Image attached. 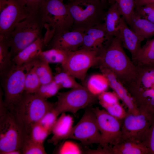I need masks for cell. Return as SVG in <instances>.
I'll use <instances>...</instances> for the list:
<instances>
[{
  "mask_svg": "<svg viewBox=\"0 0 154 154\" xmlns=\"http://www.w3.org/2000/svg\"><path fill=\"white\" fill-rule=\"evenodd\" d=\"M51 132L38 123L34 125L28 136L32 140L37 143L43 144L48 135Z\"/></svg>",
  "mask_w": 154,
  "mask_h": 154,
  "instance_id": "cell-35",
  "label": "cell"
},
{
  "mask_svg": "<svg viewBox=\"0 0 154 154\" xmlns=\"http://www.w3.org/2000/svg\"><path fill=\"white\" fill-rule=\"evenodd\" d=\"M104 110L112 116L120 120H123L127 114V112L119 102L108 106Z\"/></svg>",
  "mask_w": 154,
  "mask_h": 154,
  "instance_id": "cell-41",
  "label": "cell"
},
{
  "mask_svg": "<svg viewBox=\"0 0 154 154\" xmlns=\"http://www.w3.org/2000/svg\"><path fill=\"white\" fill-rule=\"evenodd\" d=\"M46 0H21L29 15L38 14Z\"/></svg>",
  "mask_w": 154,
  "mask_h": 154,
  "instance_id": "cell-40",
  "label": "cell"
},
{
  "mask_svg": "<svg viewBox=\"0 0 154 154\" xmlns=\"http://www.w3.org/2000/svg\"><path fill=\"white\" fill-rule=\"evenodd\" d=\"M122 17L128 25L136 7L134 0H115Z\"/></svg>",
  "mask_w": 154,
  "mask_h": 154,
  "instance_id": "cell-32",
  "label": "cell"
},
{
  "mask_svg": "<svg viewBox=\"0 0 154 154\" xmlns=\"http://www.w3.org/2000/svg\"><path fill=\"white\" fill-rule=\"evenodd\" d=\"M37 60L21 66L13 63L10 68L0 72L4 105L8 111L12 109L24 93L27 74Z\"/></svg>",
  "mask_w": 154,
  "mask_h": 154,
  "instance_id": "cell-5",
  "label": "cell"
},
{
  "mask_svg": "<svg viewBox=\"0 0 154 154\" xmlns=\"http://www.w3.org/2000/svg\"><path fill=\"white\" fill-rule=\"evenodd\" d=\"M62 1H63H63L64 0H61ZM70 1H71L72 0H69Z\"/></svg>",
  "mask_w": 154,
  "mask_h": 154,
  "instance_id": "cell-46",
  "label": "cell"
},
{
  "mask_svg": "<svg viewBox=\"0 0 154 154\" xmlns=\"http://www.w3.org/2000/svg\"><path fill=\"white\" fill-rule=\"evenodd\" d=\"M135 12L141 17L154 23V3L136 7Z\"/></svg>",
  "mask_w": 154,
  "mask_h": 154,
  "instance_id": "cell-39",
  "label": "cell"
},
{
  "mask_svg": "<svg viewBox=\"0 0 154 154\" xmlns=\"http://www.w3.org/2000/svg\"><path fill=\"white\" fill-rule=\"evenodd\" d=\"M25 136L15 118L5 108L0 110V154L21 149Z\"/></svg>",
  "mask_w": 154,
  "mask_h": 154,
  "instance_id": "cell-7",
  "label": "cell"
},
{
  "mask_svg": "<svg viewBox=\"0 0 154 154\" xmlns=\"http://www.w3.org/2000/svg\"><path fill=\"white\" fill-rule=\"evenodd\" d=\"M128 25L135 32L145 39H148L154 36V23L135 12Z\"/></svg>",
  "mask_w": 154,
  "mask_h": 154,
  "instance_id": "cell-23",
  "label": "cell"
},
{
  "mask_svg": "<svg viewBox=\"0 0 154 154\" xmlns=\"http://www.w3.org/2000/svg\"><path fill=\"white\" fill-rule=\"evenodd\" d=\"M112 154H149L143 142L131 140H122L111 147Z\"/></svg>",
  "mask_w": 154,
  "mask_h": 154,
  "instance_id": "cell-21",
  "label": "cell"
},
{
  "mask_svg": "<svg viewBox=\"0 0 154 154\" xmlns=\"http://www.w3.org/2000/svg\"><path fill=\"white\" fill-rule=\"evenodd\" d=\"M121 16L116 2L112 4L106 12L104 23L108 34L111 37L118 34Z\"/></svg>",
  "mask_w": 154,
  "mask_h": 154,
  "instance_id": "cell-24",
  "label": "cell"
},
{
  "mask_svg": "<svg viewBox=\"0 0 154 154\" xmlns=\"http://www.w3.org/2000/svg\"><path fill=\"white\" fill-rule=\"evenodd\" d=\"M84 34V31L79 30L54 33L46 46L47 49L55 48L68 52L76 51L82 45Z\"/></svg>",
  "mask_w": 154,
  "mask_h": 154,
  "instance_id": "cell-15",
  "label": "cell"
},
{
  "mask_svg": "<svg viewBox=\"0 0 154 154\" xmlns=\"http://www.w3.org/2000/svg\"><path fill=\"white\" fill-rule=\"evenodd\" d=\"M101 134L100 147H112L122 139V120L110 114L105 110L98 107L93 108Z\"/></svg>",
  "mask_w": 154,
  "mask_h": 154,
  "instance_id": "cell-11",
  "label": "cell"
},
{
  "mask_svg": "<svg viewBox=\"0 0 154 154\" xmlns=\"http://www.w3.org/2000/svg\"><path fill=\"white\" fill-rule=\"evenodd\" d=\"M97 98L82 86L66 92L58 93L54 108L60 114L66 112L75 114L80 110L94 103Z\"/></svg>",
  "mask_w": 154,
  "mask_h": 154,
  "instance_id": "cell-9",
  "label": "cell"
},
{
  "mask_svg": "<svg viewBox=\"0 0 154 154\" xmlns=\"http://www.w3.org/2000/svg\"><path fill=\"white\" fill-rule=\"evenodd\" d=\"M54 104L44 100L35 94L24 92L9 111L13 115L25 137L29 135L33 126L44 115L54 107Z\"/></svg>",
  "mask_w": 154,
  "mask_h": 154,
  "instance_id": "cell-2",
  "label": "cell"
},
{
  "mask_svg": "<svg viewBox=\"0 0 154 154\" xmlns=\"http://www.w3.org/2000/svg\"><path fill=\"white\" fill-rule=\"evenodd\" d=\"M109 86L107 79L102 73L91 75L88 80L85 87L92 94L97 97L103 92L106 91Z\"/></svg>",
  "mask_w": 154,
  "mask_h": 154,
  "instance_id": "cell-25",
  "label": "cell"
},
{
  "mask_svg": "<svg viewBox=\"0 0 154 154\" xmlns=\"http://www.w3.org/2000/svg\"><path fill=\"white\" fill-rule=\"evenodd\" d=\"M29 15L21 0H0V36L6 38Z\"/></svg>",
  "mask_w": 154,
  "mask_h": 154,
  "instance_id": "cell-13",
  "label": "cell"
},
{
  "mask_svg": "<svg viewBox=\"0 0 154 154\" xmlns=\"http://www.w3.org/2000/svg\"><path fill=\"white\" fill-rule=\"evenodd\" d=\"M101 1H102L103 2L104 1V0H100Z\"/></svg>",
  "mask_w": 154,
  "mask_h": 154,
  "instance_id": "cell-47",
  "label": "cell"
},
{
  "mask_svg": "<svg viewBox=\"0 0 154 154\" xmlns=\"http://www.w3.org/2000/svg\"><path fill=\"white\" fill-rule=\"evenodd\" d=\"M100 54L96 51L83 48L69 52L66 60L61 65L63 70L83 82L89 69L98 64Z\"/></svg>",
  "mask_w": 154,
  "mask_h": 154,
  "instance_id": "cell-8",
  "label": "cell"
},
{
  "mask_svg": "<svg viewBox=\"0 0 154 154\" xmlns=\"http://www.w3.org/2000/svg\"><path fill=\"white\" fill-rule=\"evenodd\" d=\"M75 78L63 70L56 74L54 77V80L60 87L71 89L82 86L77 82Z\"/></svg>",
  "mask_w": 154,
  "mask_h": 154,
  "instance_id": "cell-31",
  "label": "cell"
},
{
  "mask_svg": "<svg viewBox=\"0 0 154 154\" xmlns=\"http://www.w3.org/2000/svg\"><path fill=\"white\" fill-rule=\"evenodd\" d=\"M139 110L154 114V90L152 88L129 93Z\"/></svg>",
  "mask_w": 154,
  "mask_h": 154,
  "instance_id": "cell-22",
  "label": "cell"
},
{
  "mask_svg": "<svg viewBox=\"0 0 154 154\" xmlns=\"http://www.w3.org/2000/svg\"><path fill=\"white\" fill-rule=\"evenodd\" d=\"M37 60L28 70L26 75L25 92L27 93L35 94L41 85L36 71Z\"/></svg>",
  "mask_w": 154,
  "mask_h": 154,
  "instance_id": "cell-28",
  "label": "cell"
},
{
  "mask_svg": "<svg viewBox=\"0 0 154 154\" xmlns=\"http://www.w3.org/2000/svg\"><path fill=\"white\" fill-rule=\"evenodd\" d=\"M136 7H140L146 5L154 3V0H134Z\"/></svg>",
  "mask_w": 154,
  "mask_h": 154,
  "instance_id": "cell-43",
  "label": "cell"
},
{
  "mask_svg": "<svg viewBox=\"0 0 154 154\" xmlns=\"http://www.w3.org/2000/svg\"><path fill=\"white\" fill-rule=\"evenodd\" d=\"M113 37L108 34L104 23L88 28L84 31L82 44L80 49L96 51L100 53Z\"/></svg>",
  "mask_w": 154,
  "mask_h": 154,
  "instance_id": "cell-14",
  "label": "cell"
},
{
  "mask_svg": "<svg viewBox=\"0 0 154 154\" xmlns=\"http://www.w3.org/2000/svg\"><path fill=\"white\" fill-rule=\"evenodd\" d=\"M60 114L54 106L44 115L38 123L51 133L52 128Z\"/></svg>",
  "mask_w": 154,
  "mask_h": 154,
  "instance_id": "cell-36",
  "label": "cell"
},
{
  "mask_svg": "<svg viewBox=\"0 0 154 154\" xmlns=\"http://www.w3.org/2000/svg\"><path fill=\"white\" fill-rule=\"evenodd\" d=\"M66 5L74 21L71 30L84 31L104 23L106 11L100 0H72Z\"/></svg>",
  "mask_w": 154,
  "mask_h": 154,
  "instance_id": "cell-4",
  "label": "cell"
},
{
  "mask_svg": "<svg viewBox=\"0 0 154 154\" xmlns=\"http://www.w3.org/2000/svg\"><path fill=\"white\" fill-rule=\"evenodd\" d=\"M39 14L44 28L54 30V33L71 30L73 19L66 4L61 0H46Z\"/></svg>",
  "mask_w": 154,
  "mask_h": 154,
  "instance_id": "cell-6",
  "label": "cell"
},
{
  "mask_svg": "<svg viewBox=\"0 0 154 154\" xmlns=\"http://www.w3.org/2000/svg\"><path fill=\"white\" fill-rule=\"evenodd\" d=\"M101 134L93 108L84 112L78 123L73 126L68 139L80 141L85 145L99 144Z\"/></svg>",
  "mask_w": 154,
  "mask_h": 154,
  "instance_id": "cell-12",
  "label": "cell"
},
{
  "mask_svg": "<svg viewBox=\"0 0 154 154\" xmlns=\"http://www.w3.org/2000/svg\"><path fill=\"white\" fill-rule=\"evenodd\" d=\"M22 154L21 149L16 150L9 151L6 154Z\"/></svg>",
  "mask_w": 154,
  "mask_h": 154,
  "instance_id": "cell-44",
  "label": "cell"
},
{
  "mask_svg": "<svg viewBox=\"0 0 154 154\" xmlns=\"http://www.w3.org/2000/svg\"><path fill=\"white\" fill-rule=\"evenodd\" d=\"M44 46V38L38 39L14 56L12 58L13 63L21 66L37 59Z\"/></svg>",
  "mask_w": 154,
  "mask_h": 154,
  "instance_id": "cell-20",
  "label": "cell"
},
{
  "mask_svg": "<svg viewBox=\"0 0 154 154\" xmlns=\"http://www.w3.org/2000/svg\"><path fill=\"white\" fill-rule=\"evenodd\" d=\"M135 115L128 112L122 120L121 136L123 140L143 142L154 119V114L144 110H139Z\"/></svg>",
  "mask_w": 154,
  "mask_h": 154,
  "instance_id": "cell-10",
  "label": "cell"
},
{
  "mask_svg": "<svg viewBox=\"0 0 154 154\" xmlns=\"http://www.w3.org/2000/svg\"><path fill=\"white\" fill-rule=\"evenodd\" d=\"M21 150L23 154H46L43 144L34 142L28 136L25 137Z\"/></svg>",
  "mask_w": 154,
  "mask_h": 154,
  "instance_id": "cell-34",
  "label": "cell"
},
{
  "mask_svg": "<svg viewBox=\"0 0 154 154\" xmlns=\"http://www.w3.org/2000/svg\"><path fill=\"white\" fill-rule=\"evenodd\" d=\"M13 64L6 39L5 37L0 36V72L10 68Z\"/></svg>",
  "mask_w": 154,
  "mask_h": 154,
  "instance_id": "cell-29",
  "label": "cell"
},
{
  "mask_svg": "<svg viewBox=\"0 0 154 154\" xmlns=\"http://www.w3.org/2000/svg\"><path fill=\"white\" fill-rule=\"evenodd\" d=\"M49 63L39 58L36 62V71L41 84L50 82L54 77Z\"/></svg>",
  "mask_w": 154,
  "mask_h": 154,
  "instance_id": "cell-30",
  "label": "cell"
},
{
  "mask_svg": "<svg viewBox=\"0 0 154 154\" xmlns=\"http://www.w3.org/2000/svg\"><path fill=\"white\" fill-rule=\"evenodd\" d=\"M61 114L52 128V135L48 140V143L54 145L62 140L68 139L74 126V119L71 116L65 113Z\"/></svg>",
  "mask_w": 154,
  "mask_h": 154,
  "instance_id": "cell-18",
  "label": "cell"
},
{
  "mask_svg": "<svg viewBox=\"0 0 154 154\" xmlns=\"http://www.w3.org/2000/svg\"><path fill=\"white\" fill-rule=\"evenodd\" d=\"M83 153L82 149L78 143L69 140L63 142L57 151V153L60 154H81Z\"/></svg>",
  "mask_w": 154,
  "mask_h": 154,
  "instance_id": "cell-37",
  "label": "cell"
},
{
  "mask_svg": "<svg viewBox=\"0 0 154 154\" xmlns=\"http://www.w3.org/2000/svg\"><path fill=\"white\" fill-rule=\"evenodd\" d=\"M152 88H153L154 90V84L153 86L152 87Z\"/></svg>",
  "mask_w": 154,
  "mask_h": 154,
  "instance_id": "cell-45",
  "label": "cell"
},
{
  "mask_svg": "<svg viewBox=\"0 0 154 154\" xmlns=\"http://www.w3.org/2000/svg\"><path fill=\"white\" fill-rule=\"evenodd\" d=\"M61 88L53 80L49 83L41 84L35 94L41 98L47 100L58 94Z\"/></svg>",
  "mask_w": 154,
  "mask_h": 154,
  "instance_id": "cell-33",
  "label": "cell"
},
{
  "mask_svg": "<svg viewBox=\"0 0 154 154\" xmlns=\"http://www.w3.org/2000/svg\"><path fill=\"white\" fill-rule=\"evenodd\" d=\"M99 67L102 73L107 79L109 86L127 108V112L135 115L139 114L140 111L136 106L132 97L125 87L118 80L114 73L108 68Z\"/></svg>",
  "mask_w": 154,
  "mask_h": 154,
  "instance_id": "cell-16",
  "label": "cell"
},
{
  "mask_svg": "<svg viewBox=\"0 0 154 154\" xmlns=\"http://www.w3.org/2000/svg\"><path fill=\"white\" fill-rule=\"evenodd\" d=\"M69 52L57 48H52L42 51L39 58L48 63L62 64L66 60Z\"/></svg>",
  "mask_w": 154,
  "mask_h": 154,
  "instance_id": "cell-27",
  "label": "cell"
},
{
  "mask_svg": "<svg viewBox=\"0 0 154 154\" xmlns=\"http://www.w3.org/2000/svg\"><path fill=\"white\" fill-rule=\"evenodd\" d=\"M137 66V78L133 85L127 90L129 93L151 88L154 84V64Z\"/></svg>",
  "mask_w": 154,
  "mask_h": 154,
  "instance_id": "cell-19",
  "label": "cell"
},
{
  "mask_svg": "<svg viewBox=\"0 0 154 154\" xmlns=\"http://www.w3.org/2000/svg\"><path fill=\"white\" fill-rule=\"evenodd\" d=\"M132 61L136 66L154 64V38L147 40Z\"/></svg>",
  "mask_w": 154,
  "mask_h": 154,
  "instance_id": "cell-26",
  "label": "cell"
},
{
  "mask_svg": "<svg viewBox=\"0 0 154 154\" xmlns=\"http://www.w3.org/2000/svg\"><path fill=\"white\" fill-rule=\"evenodd\" d=\"M143 142L147 148L149 154H154V119Z\"/></svg>",
  "mask_w": 154,
  "mask_h": 154,
  "instance_id": "cell-42",
  "label": "cell"
},
{
  "mask_svg": "<svg viewBox=\"0 0 154 154\" xmlns=\"http://www.w3.org/2000/svg\"><path fill=\"white\" fill-rule=\"evenodd\" d=\"M117 35L120 38L123 48L130 53L132 60H133L141 47L142 42L145 39L129 28L122 17H121Z\"/></svg>",
  "mask_w": 154,
  "mask_h": 154,
  "instance_id": "cell-17",
  "label": "cell"
},
{
  "mask_svg": "<svg viewBox=\"0 0 154 154\" xmlns=\"http://www.w3.org/2000/svg\"><path fill=\"white\" fill-rule=\"evenodd\" d=\"M44 26L39 13L29 15L18 23L8 36L5 38L12 58L38 39L44 38L42 31Z\"/></svg>",
  "mask_w": 154,
  "mask_h": 154,
  "instance_id": "cell-3",
  "label": "cell"
},
{
  "mask_svg": "<svg viewBox=\"0 0 154 154\" xmlns=\"http://www.w3.org/2000/svg\"><path fill=\"white\" fill-rule=\"evenodd\" d=\"M100 105L104 109L106 107L119 102V99L114 92L105 91L97 97Z\"/></svg>",
  "mask_w": 154,
  "mask_h": 154,
  "instance_id": "cell-38",
  "label": "cell"
},
{
  "mask_svg": "<svg viewBox=\"0 0 154 154\" xmlns=\"http://www.w3.org/2000/svg\"><path fill=\"white\" fill-rule=\"evenodd\" d=\"M117 35L114 37L100 53L98 65L108 68L115 74L127 90L134 83L137 75V66L125 52Z\"/></svg>",
  "mask_w": 154,
  "mask_h": 154,
  "instance_id": "cell-1",
  "label": "cell"
}]
</instances>
